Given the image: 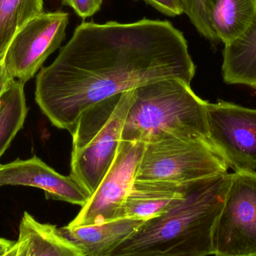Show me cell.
Returning <instances> with one entry per match:
<instances>
[{
	"instance_id": "cell-1",
	"label": "cell",
	"mask_w": 256,
	"mask_h": 256,
	"mask_svg": "<svg viewBox=\"0 0 256 256\" xmlns=\"http://www.w3.org/2000/svg\"><path fill=\"white\" fill-rule=\"evenodd\" d=\"M195 74L188 42L168 20L82 22L38 74L34 98L54 126L70 134L100 100L162 80L190 84Z\"/></svg>"
},
{
	"instance_id": "cell-2",
	"label": "cell",
	"mask_w": 256,
	"mask_h": 256,
	"mask_svg": "<svg viewBox=\"0 0 256 256\" xmlns=\"http://www.w3.org/2000/svg\"><path fill=\"white\" fill-rule=\"evenodd\" d=\"M230 174L184 184V195L166 212L146 221L105 256H208L222 212Z\"/></svg>"
},
{
	"instance_id": "cell-3",
	"label": "cell",
	"mask_w": 256,
	"mask_h": 256,
	"mask_svg": "<svg viewBox=\"0 0 256 256\" xmlns=\"http://www.w3.org/2000/svg\"><path fill=\"white\" fill-rule=\"evenodd\" d=\"M135 92L122 141L148 144L170 138H192L213 146L208 102L194 93L190 84L178 79L162 80L138 87Z\"/></svg>"
},
{
	"instance_id": "cell-4",
	"label": "cell",
	"mask_w": 256,
	"mask_h": 256,
	"mask_svg": "<svg viewBox=\"0 0 256 256\" xmlns=\"http://www.w3.org/2000/svg\"><path fill=\"white\" fill-rule=\"evenodd\" d=\"M135 96L131 90L98 102L82 112L70 132V176L91 196L115 159Z\"/></svg>"
},
{
	"instance_id": "cell-5",
	"label": "cell",
	"mask_w": 256,
	"mask_h": 256,
	"mask_svg": "<svg viewBox=\"0 0 256 256\" xmlns=\"http://www.w3.org/2000/svg\"><path fill=\"white\" fill-rule=\"evenodd\" d=\"M225 160L207 142L170 138L146 144L135 182L182 186L198 179L228 172Z\"/></svg>"
},
{
	"instance_id": "cell-6",
	"label": "cell",
	"mask_w": 256,
	"mask_h": 256,
	"mask_svg": "<svg viewBox=\"0 0 256 256\" xmlns=\"http://www.w3.org/2000/svg\"><path fill=\"white\" fill-rule=\"evenodd\" d=\"M214 256H256V172L230 174L222 212L213 232Z\"/></svg>"
},
{
	"instance_id": "cell-7",
	"label": "cell",
	"mask_w": 256,
	"mask_h": 256,
	"mask_svg": "<svg viewBox=\"0 0 256 256\" xmlns=\"http://www.w3.org/2000/svg\"><path fill=\"white\" fill-rule=\"evenodd\" d=\"M69 14L43 12L30 20L14 37L3 64L12 78L25 84L46 58L60 48L66 34Z\"/></svg>"
},
{
	"instance_id": "cell-8",
	"label": "cell",
	"mask_w": 256,
	"mask_h": 256,
	"mask_svg": "<svg viewBox=\"0 0 256 256\" xmlns=\"http://www.w3.org/2000/svg\"><path fill=\"white\" fill-rule=\"evenodd\" d=\"M146 144L120 142L115 159L70 226L96 225L124 218L122 209L134 182Z\"/></svg>"
},
{
	"instance_id": "cell-9",
	"label": "cell",
	"mask_w": 256,
	"mask_h": 256,
	"mask_svg": "<svg viewBox=\"0 0 256 256\" xmlns=\"http://www.w3.org/2000/svg\"><path fill=\"white\" fill-rule=\"evenodd\" d=\"M212 144L228 167L256 168V109L219 100L207 104Z\"/></svg>"
},
{
	"instance_id": "cell-10",
	"label": "cell",
	"mask_w": 256,
	"mask_h": 256,
	"mask_svg": "<svg viewBox=\"0 0 256 256\" xmlns=\"http://www.w3.org/2000/svg\"><path fill=\"white\" fill-rule=\"evenodd\" d=\"M26 186L44 191L46 200L85 206L91 195L72 176L60 174L37 156L0 165V186Z\"/></svg>"
},
{
	"instance_id": "cell-11",
	"label": "cell",
	"mask_w": 256,
	"mask_h": 256,
	"mask_svg": "<svg viewBox=\"0 0 256 256\" xmlns=\"http://www.w3.org/2000/svg\"><path fill=\"white\" fill-rule=\"evenodd\" d=\"M144 222L126 218L96 225H67L60 230L84 256H105L135 232Z\"/></svg>"
},
{
	"instance_id": "cell-12",
	"label": "cell",
	"mask_w": 256,
	"mask_h": 256,
	"mask_svg": "<svg viewBox=\"0 0 256 256\" xmlns=\"http://www.w3.org/2000/svg\"><path fill=\"white\" fill-rule=\"evenodd\" d=\"M15 256H85L60 228L42 224L24 212L19 226Z\"/></svg>"
},
{
	"instance_id": "cell-13",
	"label": "cell",
	"mask_w": 256,
	"mask_h": 256,
	"mask_svg": "<svg viewBox=\"0 0 256 256\" xmlns=\"http://www.w3.org/2000/svg\"><path fill=\"white\" fill-rule=\"evenodd\" d=\"M184 195V184L134 182L123 206V216L146 222L166 212Z\"/></svg>"
},
{
	"instance_id": "cell-14",
	"label": "cell",
	"mask_w": 256,
	"mask_h": 256,
	"mask_svg": "<svg viewBox=\"0 0 256 256\" xmlns=\"http://www.w3.org/2000/svg\"><path fill=\"white\" fill-rule=\"evenodd\" d=\"M208 21L216 39L230 44L240 38L256 20V0H206Z\"/></svg>"
},
{
	"instance_id": "cell-15",
	"label": "cell",
	"mask_w": 256,
	"mask_h": 256,
	"mask_svg": "<svg viewBox=\"0 0 256 256\" xmlns=\"http://www.w3.org/2000/svg\"><path fill=\"white\" fill-rule=\"evenodd\" d=\"M222 74L228 84L256 88V20L236 42L224 46Z\"/></svg>"
},
{
	"instance_id": "cell-16",
	"label": "cell",
	"mask_w": 256,
	"mask_h": 256,
	"mask_svg": "<svg viewBox=\"0 0 256 256\" xmlns=\"http://www.w3.org/2000/svg\"><path fill=\"white\" fill-rule=\"evenodd\" d=\"M28 110L24 84L14 80L0 99V158L24 126Z\"/></svg>"
},
{
	"instance_id": "cell-17",
	"label": "cell",
	"mask_w": 256,
	"mask_h": 256,
	"mask_svg": "<svg viewBox=\"0 0 256 256\" xmlns=\"http://www.w3.org/2000/svg\"><path fill=\"white\" fill-rule=\"evenodd\" d=\"M43 12V0H0V62L16 33Z\"/></svg>"
},
{
	"instance_id": "cell-18",
	"label": "cell",
	"mask_w": 256,
	"mask_h": 256,
	"mask_svg": "<svg viewBox=\"0 0 256 256\" xmlns=\"http://www.w3.org/2000/svg\"><path fill=\"white\" fill-rule=\"evenodd\" d=\"M184 14L186 15L201 36L212 42H218L212 31L206 12V0H182Z\"/></svg>"
},
{
	"instance_id": "cell-19",
	"label": "cell",
	"mask_w": 256,
	"mask_h": 256,
	"mask_svg": "<svg viewBox=\"0 0 256 256\" xmlns=\"http://www.w3.org/2000/svg\"><path fill=\"white\" fill-rule=\"evenodd\" d=\"M64 4L72 8L75 13L85 20L100 10L104 0H61Z\"/></svg>"
},
{
	"instance_id": "cell-20",
	"label": "cell",
	"mask_w": 256,
	"mask_h": 256,
	"mask_svg": "<svg viewBox=\"0 0 256 256\" xmlns=\"http://www.w3.org/2000/svg\"><path fill=\"white\" fill-rule=\"evenodd\" d=\"M142 1L166 16L174 18L184 14L182 0H142Z\"/></svg>"
},
{
	"instance_id": "cell-21",
	"label": "cell",
	"mask_w": 256,
	"mask_h": 256,
	"mask_svg": "<svg viewBox=\"0 0 256 256\" xmlns=\"http://www.w3.org/2000/svg\"><path fill=\"white\" fill-rule=\"evenodd\" d=\"M14 79L9 75L4 68L3 62H0V99L10 88Z\"/></svg>"
},
{
	"instance_id": "cell-22",
	"label": "cell",
	"mask_w": 256,
	"mask_h": 256,
	"mask_svg": "<svg viewBox=\"0 0 256 256\" xmlns=\"http://www.w3.org/2000/svg\"><path fill=\"white\" fill-rule=\"evenodd\" d=\"M15 243L16 242H12V240L0 238V256H4L8 251L10 250Z\"/></svg>"
},
{
	"instance_id": "cell-23",
	"label": "cell",
	"mask_w": 256,
	"mask_h": 256,
	"mask_svg": "<svg viewBox=\"0 0 256 256\" xmlns=\"http://www.w3.org/2000/svg\"><path fill=\"white\" fill-rule=\"evenodd\" d=\"M16 244L15 243V244L12 246V249H10V250L8 251V252L3 256H15V255H16Z\"/></svg>"
}]
</instances>
